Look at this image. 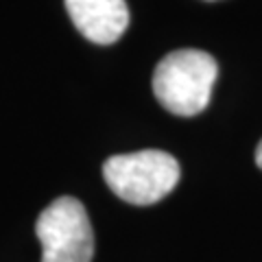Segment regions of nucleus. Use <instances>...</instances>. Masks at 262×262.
<instances>
[{"label": "nucleus", "mask_w": 262, "mask_h": 262, "mask_svg": "<svg viewBox=\"0 0 262 262\" xmlns=\"http://www.w3.org/2000/svg\"><path fill=\"white\" fill-rule=\"evenodd\" d=\"M219 77L216 59L196 48L168 53L153 72L155 98L175 116H196L208 107Z\"/></svg>", "instance_id": "1"}, {"label": "nucleus", "mask_w": 262, "mask_h": 262, "mask_svg": "<svg viewBox=\"0 0 262 262\" xmlns=\"http://www.w3.org/2000/svg\"><path fill=\"white\" fill-rule=\"evenodd\" d=\"M256 164L262 168V140H260V144H258V149H256Z\"/></svg>", "instance_id": "5"}, {"label": "nucleus", "mask_w": 262, "mask_h": 262, "mask_svg": "<svg viewBox=\"0 0 262 262\" xmlns=\"http://www.w3.org/2000/svg\"><path fill=\"white\" fill-rule=\"evenodd\" d=\"M179 173L173 155L158 149L114 155L103 164V177L112 192L134 206H151L164 199L177 186Z\"/></svg>", "instance_id": "2"}, {"label": "nucleus", "mask_w": 262, "mask_h": 262, "mask_svg": "<svg viewBox=\"0 0 262 262\" xmlns=\"http://www.w3.org/2000/svg\"><path fill=\"white\" fill-rule=\"evenodd\" d=\"M66 9L81 35L101 46L114 44L129 27L125 0H66Z\"/></svg>", "instance_id": "4"}, {"label": "nucleus", "mask_w": 262, "mask_h": 262, "mask_svg": "<svg viewBox=\"0 0 262 262\" xmlns=\"http://www.w3.org/2000/svg\"><path fill=\"white\" fill-rule=\"evenodd\" d=\"M42 243V262H92L94 232L83 203L59 196L42 210L35 223Z\"/></svg>", "instance_id": "3"}]
</instances>
